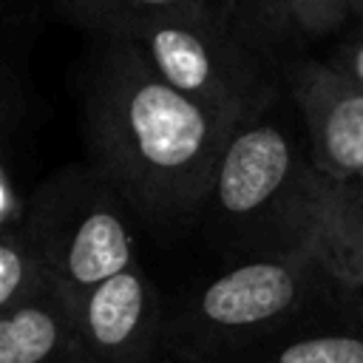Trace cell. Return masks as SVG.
Masks as SVG:
<instances>
[{"instance_id": "cell-11", "label": "cell", "mask_w": 363, "mask_h": 363, "mask_svg": "<svg viewBox=\"0 0 363 363\" xmlns=\"http://www.w3.org/2000/svg\"><path fill=\"white\" fill-rule=\"evenodd\" d=\"M315 252L346 289H363V182H332L320 213Z\"/></svg>"}, {"instance_id": "cell-8", "label": "cell", "mask_w": 363, "mask_h": 363, "mask_svg": "<svg viewBox=\"0 0 363 363\" xmlns=\"http://www.w3.org/2000/svg\"><path fill=\"white\" fill-rule=\"evenodd\" d=\"M0 363H85L74 309L60 289L0 312Z\"/></svg>"}, {"instance_id": "cell-16", "label": "cell", "mask_w": 363, "mask_h": 363, "mask_svg": "<svg viewBox=\"0 0 363 363\" xmlns=\"http://www.w3.org/2000/svg\"><path fill=\"white\" fill-rule=\"evenodd\" d=\"M221 3H224L227 20L233 23V28L255 45V40H252V23H250V0H221Z\"/></svg>"}, {"instance_id": "cell-12", "label": "cell", "mask_w": 363, "mask_h": 363, "mask_svg": "<svg viewBox=\"0 0 363 363\" xmlns=\"http://www.w3.org/2000/svg\"><path fill=\"white\" fill-rule=\"evenodd\" d=\"M349 17L346 0H250L252 40L272 57L275 48L337 31Z\"/></svg>"}, {"instance_id": "cell-1", "label": "cell", "mask_w": 363, "mask_h": 363, "mask_svg": "<svg viewBox=\"0 0 363 363\" xmlns=\"http://www.w3.org/2000/svg\"><path fill=\"white\" fill-rule=\"evenodd\" d=\"M82 128L91 164L156 227L196 224L235 133L167 85L125 40H96L82 85Z\"/></svg>"}, {"instance_id": "cell-14", "label": "cell", "mask_w": 363, "mask_h": 363, "mask_svg": "<svg viewBox=\"0 0 363 363\" xmlns=\"http://www.w3.org/2000/svg\"><path fill=\"white\" fill-rule=\"evenodd\" d=\"M57 289L45 261L23 227L0 233V312Z\"/></svg>"}, {"instance_id": "cell-10", "label": "cell", "mask_w": 363, "mask_h": 363, "mask_svg": "<svg viewBox=\"0 0 363 363\" xmlns=\"http://www.w3.org/2000/svg\"><path fill=\"white\" fill-rule=\"evenodd\" d=\"M244 363H363L360 292L320 320L278 337Z\"/></svg>"}, {"instance_id": "cell-7", "label": "cell", "mask_w": 363, "mask_h": 363, "mask_svg": "<svg viewBox=\"0 0 363 363\" xmlns=\"http://www.w3.org/2000/svg\"><path fill=\"white\" fill-rule=\"evenodd\" d=\"M286 91L318 167L332 182H363V85L329 62L303 60L286 68Z\"/></svg>"}, {"instance_id": "cell-5", "label": "cell", "mask_w": 363, "mask_h": 363, "mask_svg": "<svg viewBox=\"0 0 363 363\" xmlns=\"http://www.w3.org/2000/svg\"><path fill=\"white\" fill-rule=\"evenodd\" d=\"M128 201L88 162L51 173L31 190L26 235L71 309L102 281L139 264Z\"/></svg>"}, {"instance_id": "cell-15", "label": "cell", "mask_w": 363, "mask_h": 363, "mask_svg": "<svg viewBox=\"0 0 363 363\" xmlns=\"http://www.w3.org/2000/svg\"><path fill=\"white\" fill-rule=\"evenodd\" d=\"M337 74L354 79L363 85V23H357V31L349 34L337 48L335 54L326 60Z\"/></svg>"}, {"instance_id": "cell-13", "label": "cell", "mask_w": 363, "mask_h": 363, "mask_svg": "<svg viewBox=\"0 0 363 363\" xmlns=\"http://www.w3.org/2000/svg\"><path fill=\"white\" fill-rule=\"evenodd\" d=\"M51 3L68 23L91 31L96 40H122L142 23L179 11H213L227 17L221 0H51Z\"/></svg>"}, {"instance_id": "cell-6", "label": "cell", "mask_w": 363, "mask_h": 363, "mask_svg": "<svg viewBox=\"0 0 363 363\" xmlns=\"http://www.w3.org/2000/svg\"><path fill=\"white\" fill-rule=\"evenodd\" d=\"M74 320L85 363H164L167 312L139 264L94 286Z\"/></svg>"}, {"instance_id": "cell-2", "label": "cell", "mask_w": 363, "mask_h": 363, "mask_svg": "<svg viewBox=\"0 0 363 363\" xmlns=\"http://www.w3.org/2000/svg\"><path fill=\"white\" fill-rule=\"evenodd\" d=\"M329 184L303 125L295 130L278 102L230 136L196 224L230 264L306 252Z\"/></svg>"}, {"instance_id": "cell-4", "label": "cell", "mask_w": 363, "mask_h": 363, "mask_svg": "<svg viewBox=\"0 0 363 363\" xmlns=\"http://www.w3.org/2000/svg\"><path fill=\"white\" fill-rule=\"evenodd\" d=\"M122 40L167 85L230 130L267 113L289 94L286 71L275 68V57L252 45L227 17L213 11L164 14L142 23Z\"/></svg>"}, {"instance_id": "cell-3", "label": "cell", "mask_w": 363, "mask_h": 363, "mask_svg": "<svg viewBox=\"0 0 363 363\" xmlns=\"http://www.w3.org/2000/svg\"><path fill=\"white\" fill-rule=\"evenodd\" d=\"M352 295L315 250L230 264L167 312L164 363H244Z\"/></svg>"}, {"instance_id": "cell-9", "label": "cell", "mask_w": 363, "mask_h": 363, "mask_svg": "<svg viewBox=\"0 0 363 363\" xmlns=\"http://www.w3.org/2000/svg\"><path fill=\"white\" fill-rule=\"evenodd\" d=\"M3 57H0V159L23 162V139L31 116L28 54L40 31V9L31 0L3 3Z\"/></svg>"}, {"instance_id": "cell-17", "label": "cell", "mask_w": 363, "mask_h": 363, "mask_svg": "<svg viewBox=\"0 0 363 363\" xmlns=\"http://www.w3.org/2000/svg\"><path fill=\"white\" fill-rule=\"evenodd\" d=\"M346 9H349V14H352V20L363 23V0H346Z\"/></svg>"}]
</instances>
